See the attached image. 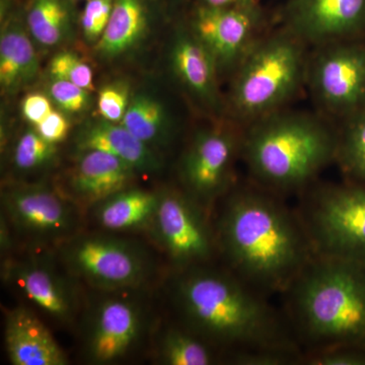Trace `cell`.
Masks as SVG:
<instances>
[{
	"label": "cell",
	"instance_id": "6da1fadb",
	"mask_svg": "<svg viewBox=\"0 0 365 365\" xmlns=\"http://www.w3.org/2000/svg\"><path fill=\"white\" fill-rule=\"evenodd\" d=\"M280 197L254 182L235 185L213 220L218 256L263 295L283 294L316 256L299 213Z\"/></svg>",
	"mask_w": 365,
	"mask_h": 365
},
{
	"label": "cell",
	"instance_id": "7a4b0ae2",
	"mask_svg": "<svg viewBox=\"0 0 365 365\" xmlns=\"http://www.w3.org/2000/svg\"><path fill=\"white\" fill-rule=\"evenodd\" d=\"M172 297L182 325L225 353L264 347L299 348L287 319L265 295L212 264L176 271Z\"/></svg>",
	"mask_w": 365,
	"mask_h": 365
},
{
	"label": "cell",
	"instance_id": "3957f363",
	"mask_svg": "<svg viewBox=\"0 0 365 365\" xmlns=\"http://www.w3.org/2000/svg\"><path fill=\"white\" fill-rule=\"evenodd\" d=\"M300 347H365V264L316 256L283 292Z\"/></svg>",
	"mask_w": 365,
	"mask_h": 365
},
{
	"label": "cell",
	"instance_id": "277c9868",
	"mask_svg": "<svg viewBox=\"0 0 365 365\" xmlns=\"http://www.w3.org/2000/svg\"><path fill=\"white\" fill-rule=\"evenodd\" d=\"M313 113L283 109L245 127L241 157L254 184L277 195L304 191L335 163L338 127Z\"/></svg>",
	"mask_w": 365,
	"mask_h": 365
},
{
	"label": "cell",
	"instance_id": "5b68a950",
	"mask_svg": "<svg viewBox=\"0 0 365 365\" xmlns=\"http://www.w3.org/2000/svg\"><path fill=\"white\" fill-rule=\"evenodd\" d=\"M311 48L280 26L265 33L232 74L225 104L242 128L287 109L306 88Z\"/></svg>",
	"mask_w": 365,
	"mask_h": 365
},
{
	"label": "cell",
	"instance_id": "8992f818",
	"mask_svg": "<svg viewBox=\"0 0 365 365\" xmlns=\"http://www.w3.org/2000/svg\"><path fill=\"white\" fill-rule=\"evenodd\" d=\"M297 213L314 254L365 264V184L312 187Z\"/></svg>",
	"mask_w": 365,
	"mask_h": 365
},
{
	"label": "cell",
	"instance_id": "52a82bcc",
	"mask_svg": "<svg viewBox=\"0 0 365 365\" xmlns=\"http://www.w3.org/2000/svg\"><path fill=\"white\" fill-rule=\"evenodd\" d=\"M72 278L102 292L135 290L153 274V258L139 242L113 235H76L56 248Z\"/></svg>",
	"mask_w": 365,
	"mask_h": 365
},
{
	"label": "cell",
	"instance_id": "ba28073f",
	"mask_svg": "<svg viewBox=\"0 0 365 365\" xmlns=\"http://www.w3.org/2000/svg\"><path fill=\"white\" fill-rule=\"evenodd\" d=\"M322 116L342 122L365 109V38L312 48L307 85Z\"/></svg>",
	"mask_w": 365,
	"mask_h": 365
},
{
	"label": "cell",
	"instance_id": "9c48e42d",
	"mask_svg": "<svg viewBox=\"0 0 365 365\" xmlns=\"http://www.w3.org/2000/svg\"><path fill=\"white\" fill-rule=\"evenodd\" d=\"M244 128L230 119L199 129L182 153L179 165L182 189L213 210L235 187L234 167L241 157Z\"/></svg>",
	"mask_w": 365,
	"mask_h": 365
},
{
	"label": "cell",
	"instance_id": "30bf717a",
	"mask_svg": "<svg viewBox=\"0 0 365 365\" xmlns=\"http://www.w3.org/2000/svg\"><path fill=\"white\" fill-rule=\"evenodd\" d=\"M148 232L176 271L208 265L218 256L210 211L182 189L160 191Z\"/></svg>",
	"mask_w": 365,
	"mask_h": 365
},
{
	"label": "cell",
	"instance_id": "8fae6325",
	"mask_svg": "<svg viewBox=\"0 0 365 365\" xmlns=\"http://www.w3.org/2000/svg\"><path fill=\"white\" fill-rule=\"evenodd\" d=\"M2 216L11 234L33 248L53 246L78 235V206L59 190L42 184H19L2 192Z\"/></svg>",
	"mask_w": 365,
	"mask_h": 365
},
{
	"label": "cell",
	"instance_id": "7c38bea8",
	"mask_svg": "<svg viewBox=\"0 0 365 365\" xmlns=\"http://www.w3.org/2000/svg\"><path fill=\"white\" fill-rule=\"evenodd\" d=\"M130 292H107L88 309L83 348L91 364H115L140 344L146 330L145 309Z\"/></svg>",
	"mask_w": 365,
	"mask_h": 365
},
{
	"label": "cell",
	"instance_id": "4fadbf2b",
	"mask_svg": "<svg viewBox=\"0 0 365 365\" xmlns=\"http://www.w3.org/2000/svg\"><path fill=\"white\" fill-rule=\"evenodd\" d=\"M188 25L215 57L220 72L234 73L265 30L258 0L227 7L196 6Z\"/></svg>",
	"mask_w": 365,
	"mask_h": 365
},
{
	"label": "cell",
	"instance_id": "5bb4252c",
	"mask_svg": "<svg viewBox=\"0 0 365 365\" xmlns=\"http://www.w3.org/2000/svg\"><path fill=\"white\" fill-rule=\"evenodd\" d=\"M56 255L32 254L4 262L6 284L44 316L61 326H71L81 309V299L69 274L62 273Z\"/></svg>",
	"mask_w": 365,
	"mask_h": 365
},
{
	"label": "cell",
	"instance_id": "9a60e30c",
	"mask_svg": "<svg viewBox=\"0 0 365 365\" xmlns=\"http://www.w3.org/2000/svg\"><path fill=\"white\" fill-rule=\"evenodd\" d=\"M281 26L311 49L365 38V0H287Z\"/></svg>",
	"mask_w": 365,
	"mask_h": 365
},
{
	"label": "cell",
	"instance_id": "2e32d148",
	"mask_svg": "<svg viewBox=\"0 0 365 365\" xmlns=\"http://www.w3.org/2000/svg\"><path fill=\"white\" fill-rule=\"evenodd\" d=\"M169 59L173 76L185 93L203 110L222 119L227 104L218 88L217 63L188 23L175 32Z\"/></svg>",
	"mask_w": 365,
	"mask_h": 365
},
{
	"label": "cell",
	"instance_id": "e0dca14e",
	"mask_svg": "<svg viewBox=\"0 0 365 365\" xmlns=\"http://www.w3.org/2000/svg\"><path fill=\"white\" fill-rule=\"evenodd\" d=\"M136 175L130 165L105 151H79L59 191L79 209H91L131 187Z\"/></svg>",
	"mask_w": 365,
	"mask_h": 365
},
{
	"label": "cell",
	"instance_id": "ac0fdd59",
	"mask_svg": "<svg viewBox=\"0 0 365 365\" xmlns=\"http://www.w3.org/2000/svg\"><path fill=\"white\" fill-rule=\"evenodd\" d=\"M4 345L14 365H66V354L32 307L9 309L4 319Z\"/></svg>",
	"mask_w": 365,
	"mask_h": 365
},
{
	"label": "cell",
	"instance_id": "d6986e66",
	"mask_svg": "<svg viewBox=\"0 0 365 365\" xmlns=\"http://www.w3.org/2000/svg\"><path fill=\"white\" fill-rule=\"evenodd\" d=\"M78 151L101 150L130 165L137 173L151 174L162 170V160L157 153L137 138L121 123L107 120L91 122L76 136Z\"/></svg>",
	"mask_w": 365,
	"mask_h": 365
},
{
	"label": "cell",
	"instance_id": "ffe728a7",
	"mask_svg": "<svg viewBox=\"0 0 365 365\" xmlns=\"http://www.w3.org/2000/svg\"><path fill=\"white\" fill-rule=\"evenodd\" d=\"M160 192L126 188L91 208L96 223L108 232L150 230L157 211Z\"/></svg>",
	"mask_w": 365,
	"mask_h": 365
},
{
	"label": "cell",
	"instance_id": "44dd1931",
	"mask_svg": "<svg viewBox=\"0 0 365 365\" xmlns=\"http://www.w3.org/2000/svg\"><path fill=\"white\" fill-rule=\"evenodd\" d=\"M39 62L26 31L11 24L0 38V83L6 91H16L37 76Z\"/></svg>",
	"mask_w": 365,
	"mask_h": 365
},
{
	"label": "cell",
	"instance_id": "7402d4cb",
	"mask_svg": "<svg viewBox=\"0 0 365 365\" xmlns=\"http://www.w3.org/2000/svg\"><path fill=\"white\" fill-rule=\"evenodd\" d=\"M148 28V11L143 0H114L109 23L97 42L98 53L118 56L137 44Z\"/></svg>",
	"mask_w": 365,
	"mask_h": 365
},
{
	"label": "cell",
	"instance_id": "603a6c76",
	"mask_svg": "<svg viewBox=\"0 0 365 365\" xmlns=\"http://www.w3.org/2000/svg\"><path fill=\"white\" fill-rule=\"evenodd\" d=\"M220 351L222 350L182 325L163 334L158 355L163 364L211 365L223 361Z\"/></svg>",
	"mask_w": 365,
	"mask_h": 365
},
{
	"label": "cell",
	"instance_id": "cb8c5ba5",
	"mask_svg": "<svg viewBox=\"0 0 365 365\" xmlns=\"http://www.w3.org/2000/svg\"><path fill=\"white\" fill-rule=\"evenodd\" d=\"M120 123L151 148L169 143L172 135V125L165 107L157 98L145 93L131 98Z\"/></svg>",
	"mask_w": 365,
	"mask_h": 365
},
{
	"label": "cell",
	"instance_id": "d4e9b609",
	"mask_svg": "<svg viewBox=\"0 0 365 365\" xmlns=\"http://www.w3.org/2000/svg\"><path fill=\"white\" fill-rule=\"evenodd\" d=\"M334 163L345 181L365 184V109L340 122Z\"/></svg>",
	"mask_w": 365,
	"mask_h": 365
},
{
	"label": "cell",
	"instance_id": "484cf974",
	"mask_svg": "<svg viewBox=\"0 0 365 365\" xmlns=\"http://www.w3.org/2000/svg\"><path fill=\"white\" fill-rule=\"evenodd\" d=\"M68 11L61 0H35L28 14L34 39L44 46L59 44L68 28Z\"/></svg>",
	"mask_w": 365,
	"mask_h": 365
},
{
	"label": "cell",
	"instance_id": "4316f807",
	"mask_svg": "<svg viewBox=\"0 0 365 365\" xmlns=\"http://www.w3.org/2000/svg\"><path fill=\"white\" fill-rule=\"evenodd\" d=\"M57 144L46 140L35 129L21 134L11 153V165L20 175L47 169L57 157Z\"/></svg>",
	"mask_w": 365,
	"mask_h": 365
},
{
	"label": "cell",
	"instance_id": "83f0119b",
	"mask_svg": "<svg viewBox=\"0 0 365 365\" xmlns=\"http://www.w3.org/2000/svg\"><path fill=\"white\" fill-rule=\"evenodd\" d=\"M304 355L299 348H254L228 351L225 362L234 365H295L302 364Z\"/></svg>",
	"mask_w": 365,
	"mask_h": 365
},
{
	"label": "cell",
	"instance_id": "f1b7e54d",
	"mask_svg": "<svg viewBox=\"0 0 365 365\" xmlns=\"http://www.w3.org/2000/svg\"><path fill=\"white\" fill-rule=\"evenodd\" d=\"M50 74L53 79L69 81L88 91L93 90L91 66L74 53L61 52L55 55L50 62Z\"/></svg>",
	"mask_w": 365,
	"mask_h": 365
},
{
	"label": "cell",
	"instance_id": "f546056e",
	"mask_svg": "<svg viewBox=\"0 0 365 365\" xmlns=\"http://www.w3.org/2000/svg\"><path fill=\"white\" fill-rule=\"evenodd\" d=\"M130 101L128 86L125 83H112L98 91V111L102 119L120 123Z\"/></svg>",
	"mask_w": 365,
	"mask_h": 365
},
{
	"label": "cell",
	"instance_id": "4dcf8cb0",
	"mask_svg": "<svg viewBox=\"0 0 365 365\" xmlns=\"http://www.w3.org/2000/svg\"><path fill=\"white\" fill-rule=\"evenodd\" d=\"M302 364L365 365V347L338 346L318 351L304 353Z\"/></svg>",
	"mask_w": 365,
	"mask_h": 365
},
{
	"label": "cell",
	"instance_id": "1f68e13d",
	"mask_svg": "<svg viewBox=\"0 0 365 365\" xmlns=\"http://www.w3.org/2000/svg\"><path fill=\"white\" fill-rule=\"evenodd\" d=\"M114 0H88L81 14L83 35L91 42H98L111 16Z\"/></svg>",
	"mask_w": 365,
	"mask_h": 365
},
{
	"label": "cell",
	"instance_id": "d6a6232c",
	"mask_svg": "<svg viewBox=\"0 0 365 365\" xmlns=\"http://www.w3.org/2000/svg\"><path fill=\"white\" fill-rule=\"evenodd\" d=\"M49 93L53 102L66 112L79 113L90 104L91 91L69 81L53 79Z\"/></svg>",
	"mask_w": 365,
	"mask_h": 365
},
{
	"label": "cell",
	"instance_id": "836d02e7",
	"mask_svg": "<svg viewBox=\"0 0 365 365\" xmlns=\"http://www.w3.org/2000/svg\"><path fill=\"white\" fill-rule=\"evenodd\" d=\"M21 114L34 127L39 125L53 111L52 100L40 93H33L26 96L21 102Z\"/></svg>",
	"mask_w": 365,
	"mask_h": 365
},
{
	"label": "cell",
	"instance_id": "e575fe53",
	"mask_svg": "<svg viewBox=\"0 0 365 365\" xmlns=\"http://www.w3.org/2000/svg\"><path fill=\"white\" fill-rule=\"evenodd\" d=\"M41 136L46 140L54 144H58L66 140L71 129V123L68 119L61 112L54 110L43 120L37 126L34 127Z\"/></svg>",
	"mask_w": 365,
	"mask_h": 365
},
{
	"label": "cell",
	"instance_id": "d590c367",
	"mask_svg": "<svg viewBox=\"0 0 365 365\" xmlns=\"http://www.w3.org/2000/svg\"><path fill=\"white\" fill-rule=\"evenodd\" d=\"M247 0H198L197 6L208 7H227L242 4Z\"/></svg>",
	"mask_w": 365,
	"mask_h": 365
},
{
	"label": "cell",
	"instance_id": "8d00e7d4",
	"mask_svg": "<svg viewBox=\"0 0 365 365\" xmlns=\"http://www.w3.org/2000/svg\"><path fill=\"white\" fill-rule=\"evenodd\" d=\"M189 0H170V4L174 7H182L188 4Z\"/></svg>",
	"mask_w": 365,
	"mask_h": 365
}]
</instances>
